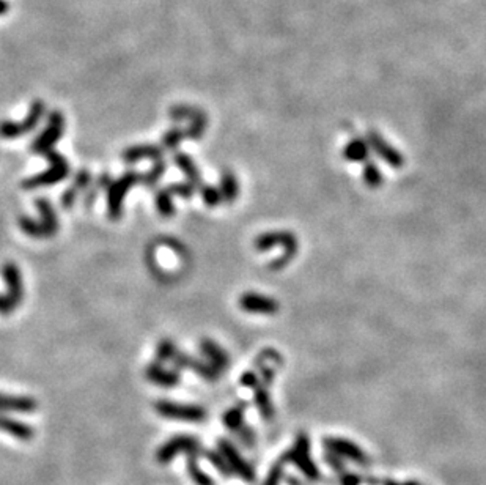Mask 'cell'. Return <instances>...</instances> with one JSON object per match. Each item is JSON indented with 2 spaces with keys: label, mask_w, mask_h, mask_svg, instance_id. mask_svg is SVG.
Here are the masks:
<instances>
[{
  "label": "cell",
  "mask_w": 486,
  "mask_h": 485,
  "mask_svg": "<svg viewBox=\"0 0 486 485\" xmlns=\"http://www.w3.org/2000/svg\"><path fill=\"white\" fill-rule=\"evenodd\" d=\"M43 156L49 161L50 167L46 169V171L33 175V177L26 178L24 182L21 183V186L26 191H32V189H38V188H46V186L57 184L60 182H64L68 175H70V164H68V161L65 160V156L61 155L60 151L49 150Z\"/></svg>",
  "instance_id": "obj_1"
},
{
  "label": "cell",
  "mask_w": 486,
  "mask_h": 485,
  "mask_svg": "<svg viewBox=\"0 0 486 485\" xmlns=\"http://www.w3.org/2000/svg\"><path fill=\"white\" fill-rule=\"evenodd\" d=\"M142 183V175L134 171L124 172L120 178H117L107 186V216L112 221H118L123 214V202L126 199L129 189L135 184Z\"/></svg>",
  "instance_id": "obj_2"
},
{
  "label": "cell",
  "mask_w": 486,
  "mask_h": 485,
  "mask_svg": "<svg viewBox=\"0 0 486 485\" xmlns=\"http://www.w3.org/2000/svg\"><path fill=\"white\" fill-rule=\"evenodd\" d=\"M46 112V104L41 99H35L30 104L29 114L22 122H2L0 123V137L2 139H18L35 131Z\"/></svg>",
  "instance_id": "obj_3"
},
{
  "label": "cell",
  "mask_w": 486,
  "mask_h": 485,
  "mask_svg": "<svg viewBox=\"0 0 486 485\" xmlns=\"http://www.w3.org/2000/svg\"><path fill=\"white\" fill-rule=\"evenodd\" d=\"M182 453H184L186 455L200 457L205 454V449H203L199 439H195L194 437L178 435L168 439V441L164 443L162 446L156 450V462L161 465H167Z\"/></svg>",
  "instance_id": "obj_4"
},
{
  "label": "cell",
  "mask_w": 486,
  "mask_h": 485,
  "mask_svg": "<svg viewBox=\"0 0 486 485\" xmlns=\"http://www.w3.org/2000/svg\"><path fill=\"white\" fill-rule=\"evenodd\" d=\"M65 117L60 111H52L48 115L46 128L38 134V137L30 145V151L37 155H44L49 150H54V145L64 137Z\"/></svg>",
  "instance_id": "obj_5"
},
{
  "label": "cell",
  "mask_w": 486,
  "mask_h": 485,
  "mask_svg": "<svg viewBox=\"0 0 486 485\" xmlns=\"http://www.w3.org/2000/svg\"><path fill=\"white\" fill-rule=\"evenodd\" d=\"M156 413L171 421H182V422H205L206 410L199 407V405L189 403H178L171 402V400H159L155 403Z\"/></svg>",
  "instance_id": "obj_6"
},
{
  "label": "cell",
  "mask_w": 486,
  "mask_h": 485,
  "mask_svg": "<svg viewBox=\"0 0 486 485\" xmlns=\"http://www.w3.org/2000/svg\"><path fill=\"white\" fill-rule=\"evenodd\" d=\"M171 118L175 122L189 120V128L186 129L184 134L188 139L199 140L206 129V115L202 111L194 109L191 106H173L171 109Z\"/></svg>",
  "instance_id": "obj_7"
},
{
  "label": "cell",
  "mask_w": 486,
  "mask_h": 485,
  "mask_svg": "<svg viewBox=\"0 0 486 485\" xmlns=\"http://www.w3.org/2000/svg\"><path fill=\"white\" fill-rule=\"evenodd\" d=\"M284 460L291 462V464L299 466V470H301L309 479H318L320 477L318 468H316L312 459H310L309 438H307V435H304V433L298 437L296 446L293 448L291 450H288V453L284 455Z\"/></svg>",
  "instance_id": "obj_8"
},
{
  "label": "cell",
  "mask_w": 486,
  "mask_h": 485,
  "mask_svg": "<svg viewBox=\"0 0 486 485\" xmlns=\"http://www.w3.org/2000/svg\"><path fill=\"white\" fill-rule=\"evenodd\" d=\"M217 448L219 453L225 457V460H227V464L230 465L231 471L236 473L242 481L246 482H253V479H255V473H253L252 466L247 464V462L242 459L241 454L236 450V448L231 444L229 439L220 438L217 439Z\"/></svg>",
  "instance_id": "obj_9"
},
{
  "label": "cell",
  "mask_w": 486,
  "mask_h": 485,
  "mask_svg": "<svg viewBox=\"0 0 486 485\" xmlns=\"http://www.w3.org/2000/svg\"><path fill=\"white\" fill-rule=\"evenodd\" d=\"M323 446L329 450V453L340 457V459H349L359 465H369L370 464V459L367 457L364 450L360 449L358 444H354L353 441H348V439L326 438V439H323Z\"/></svg>",
  "instance_id": "obj_10"
},
{
  "label": "cell",
  "mask_w": 486,
  "mask_h": 485,
  "mask_svg": "<svg viewBox=\"0 0 486 485\" xmlns=\"http://www.w3.org/2000/svg\"><path fill=\"white\" fill-rule=\"evenodd\" d=\"M172 363L175 365V369L192 370L206 381H216L220 375V372L214 369L210 363H205V361H202V359H195L194 356H191V354H188V353L178 352L177 356L172 359Z\"/></svg>",
  "instance_id": "obj_11"
},
{
  "label": "cell",
  "mask_w": 486,
  "mask_h": 485,
  "mask_svg": "<svg viewBox=\"0 0 486 485\" xmlns=\"http://www.w3.org/2000/svg\"><path fill=\"white\" fill-rule=\"evenodd\" d=\"M2 278L7 285V295L16 306L24 301V282H22V276L18 268V265L13 262L3 263L2 267Z\"/></svg>",
  "instance_id": "obj_12"
},
{
  "label": "cell",
  "mask_w": 486,
  "mask_h": 485,
  "mask_svg": "<svg viewBox=\"0 0 486 485\" xmlns=\"http://www.w3.org/2000/svg\"><path fill=\"white\" fill-rule=\"evenodd\" d=\"M145 379L156 386L175 388L179 385L182 377H179L178 370H168L161 363L155 361L145 368Z\"/></svg>",
  "instance_id": "obj_13"
},
{
  "label": "cell",
  "mask_w": 486,
  "mask_h": 485,
  "mask_svg": "<svg viewBox=\"0 0 486 485\" xmlns=\"http://www.w3.org/2000/svg\"><path fill=\"white\" fill-rule=\"evenodd\" d=\"M240 306L242 311L251 314H275L279 311V303L273 298L257 295V293H244L240 298Z\"/></svg>",
  "instance_id": "obj_14"
},
{
  "label": "cell",
  "mask_w": 486,
  "mask_h": 485,
  "mask_svg": "<svg viewBox=\"0 0 486 485\" xmlns=\"http://www.w3.org/2000/svg\"><path fill=\"white\" fill-rule=\"evenodd\" d=\"M164 150L161 145L155 144H140V145H133L128 146L126 150L122 153V160L126 162V164H135V162L144 161V160H151L157 161L162 160Z\"/></svg>",
  "instance_id": "obj_15"
},
{
  "label": "cell",
  "mask_w": 486,
  "mask_h": 485,
  "mask_svg": "<svg viewBox=\"0 0 486 485\" xmlns=\"http://www.w3.org/2000/svg\"><path fill=\"white\" fill-rule=\"evenodd\" d=\"M35 207L39 213V222L43 224L44 232H46L48 238H52V236L57 235L60 224H59V218L57 213H55L52 204L48 199H43V197H39V199L35 200Z\"/></svg>",
  "instance_id": "obj_16"
},
{
  "label": "cell",
  "mask_w": 486,
  "mask_h": 485,
  "mask_svg": "<svg viewBox=\"0 0 486 485\" xmlns=\"http://www.w3.org/2000/svg\"><path fill=\"white\" fill-rule=\"evenodd\" d=\"M37 408L38 403L35 399L26 396H7V394L0 392V411L29 415L37 411Z\"/></svg>",
  "instance_id": "obj_17"
},
{
  "label": "cell",
  "mask_w": 486,
  "mask_h": 485,
  "mask_svg": "<svg viewBox=\"0 0 486 485\" xmlns=\"http://www.w3.org/2000/svg\"><path fill=\"white\" fill-rule=\"evenodd\" d=\"M200 350H202L203 356L208 359V363H210L216 370L224 372L225 369L229 368L230 358H229L227 352H225L222 347H219L214 341L203 339L200 342Z\"/></svg>",
  "instance_id": "obj_18"
},
{
  "label": "cell",
  "mask_w": 486,
  "mask_h": 485,
  "mask_svg": "<svg viewBox=\"0 0 486 485\" xmlns=\"http://www.w3.org/2000/svg\"><path fill=\"white\" fill-rule=\"evenodd\" d=\"M369 140L373 150L378 151V155H380L384 161L389 162L393 169H400L403 166V156L401 153H398L397 150L393 149L392 145H389L386 140H384L381 136H378L376 133H370L369 134Z\"/></svg>",
  "instance_id": "obj_19"
},
{
  "label": "cell",
  "mask_w": 486,
  "mask_h": 485,
  "mask_svg": "<svg viewBox=\"0 0 486 485\" xmlns=\"http://www.w3.org/2000/svg\"><path fill=\"white\" fill-rule=\"evenodd\" d=\"M0 430L3 433H8V435L22 439V441H29L35 435V430L26 422L16 421L13 417H10L7 415H3L0 411Z\"/></svg>",
  "instance_id": "obj_20"
},
{
  "label": "cell",
  "mask_w": 486,
  "mask_h": 485,
  "mask_svg": "<svg viewBox=\"0 0 486 485\" xmlns=\"http://www.w3.org/2000/svg\"><path fill=\"white\" fill-rule=\"evenodd\" d=\"M173 162L177 164V167L182 171L186 178H188V182L192 183L194 186H199L202 182V173L200 169L197 167V164L194 162V160L188 155L183 153V151H177V153L173 155Z\"/></svg>",
  "instance_id": "obj_21"
},
{
  "label": "cell",
  "mask_w": 486,
  "mask_h": 485,
  "mask_svg": "<svg viewBox=\"0 0 486 485\" xmlns=\"http://www.w3.org/2000/svg\"><path fill=\"white\" fill-rule=\"evenodd\" d=\"M220 196H222V200L227 202V204H231V202H235L238 199V193H240V186H238V180L231 172H224L222 177H220Z\"/></svg>",
  "instance_id": "obj_22"
},
{
  "label": "cell",
  "mask_w": 486,
  "mask_h": 485,
  "mask_svg": "<svg viewBox=\"0 0 486 485\" xmlns=\"http://www.w3.org/2000/svg\"><path fill=\"white\" fill-rule=\"evenodd\" d=\"M155 205L157 213L161 214L164 218H172L177 210H175V204H173V196L171 194V191L167 188L164 189H157L155 194Z\"/></svg>",
  "instance_id": "obj_23"
},
{
  "label": "cell",
  "mask_w": 486,
  "mask_h": 485,
  "mask_svg": "<svg viewBox=\"0 0 486 485\" xmlns=\"http://www.w3.org/2000/svg\"><path fill=\"white\" fill-rule=\"evenodd\" d=\"M186 468H188L189 477L192 479V481H194L195 485H216L213 481V477L208 476L206 473L200 468L199 457L188 455V460H186Z\"/></svg>",
  "instance_id": "obj_24"
},
{
  "label": "cell",
  "mask_w": 486,
  "mask_h": 485,
  "mask_svg": "<svg viewBox=\"0 0 486 485\" xmlns=\"http://www.w3.org/2000/svg\"><path fill=\"white\" fill-rule=\"evenodd\" d=\"M18 224L22 232H24L27 236H30V238H48L46 232H44L43 224L39 221H35V219L30 216H19Z\"/></svg>",
  "instance_id": "obj_25"
},
{
  "label": "cell",
  "mask_w": 486,
  "mask_h": 485,
  "mask_svg": "<svg viewBox=\"0 0 486 485\" xmlns=\"http://www.w3.org/2000/svg\"><path fill=\"white\" fill-rule=\"evenodd\" d=\"M179 352L177 343L172 339H162L159 341L156 347V361L157 363H172V359L177 356V353Z\"/></svg>",
  "instance_id": "obj_26"
},
{
  "label": "cell",
  "mask_w": 486,
  "mask_h": 485,
  "mask_svg": "<svg viewBox=\"0 0 486 485\" xmlns=\"http://www.w3.org/2000/svg\"><path fill=\"white\" fill-rule=\"evenodd\" d=\"M167 171V162L164 160H157L155 161V166H153L148 172L145 175H142V184L146 186V188H155L157 184V182L164 177V173Z\"/></svg>",
  "instance_id": "obj_27"
},
{
  "label": "cell",
  "mask_w": 486,
  "mask_h": 485,
  "mask_svg": "<svg viewBox=\"0 0 486 485\" xmlns=\"http://www.w3.org/2000/svg\"><path fill=\"white\" fill-rule=\"evenodd\" d=\"M367 153H369V146L364 142V140L360 139H354L347 145V149H344V156H347V160L349 161H364L367 158Z\"/></svg>",
  "instance_id": "obj_28"
},
{
  "label": "cell",
  "mask_w": 486,
  "mask_h": 485,
  "mask_svg": "<svg viewBox=\"0 0 486 485\" xmlns=\"http://www.w3.org/2000/svg\"><path fill=\"white\" fill-rule=\"evenodd\" d=\"M186 137V134L182 128H178V126H173L168 129V131H166V134L162 136V149L164 150H177L179 145H182L183 142V139Z\"/></svg>",
  "instance_id": "obj_29"
},
{
  "label": "cell",
  "mask_w": 486,
  "mask_h": 485,
  "mask_svg": "<svg viewBox=\"0 0 486 485\" xmlns=\"http://www.w3.org/2000/svg\"><path fill=\"white\" fill-rule=\"evenodd\" d=\"M255 403H257V407L260 410V413L264 416V419H266V421L273 419L274 407H273V403H271V399H269L266 389H264V388H257Z\"/></svg>",
  "instance_id": "obj_30"
},
{
  "label": "cell",
  "mask_w": 486,
  "mask_h": 485,
  "mask_svg": "<svg viewBox=\"0 0 486 485\" xmlns=\"http://www.w3.org/2000/svg\"><path fill=\"white\" fill-rule=\"evenodd\" d=\"M242 417H244V405H241V407L230 408L227 413L224 415L222 422L225 424V427L236 433L242 427Z\"/></svg>",
  "instance_id": "obj_31"
},
{
  "label": "cell",
  "mask_w": 486,
  "mask_h": 485,
  "mask_svg": "<svg viewBox=\"0 0 486 485\" xmlns=\"http://www.w3.org/2000/svg\"><path fill=\"white\" fill-rule=\"evenodd\" d=\"M208 459V462L216 468V470L220 473V475L225 477H230L233 475V471H231L230 465L227 464V460H225V457L220 453H214V450H205V454H203Z\"/></svg>",
  "instance_id": "obj_32"
},
{
  "label": "cell",
  "mask_w": 486,
  "mask_h": 485,
  "mask_svg": "<svg viewBox=\"0 0 486 485\" xmlns=\"http://www.w3.org/2000/svg\"><path fill=\"white\" fill-rule=\"evenodd\" d=\"M364 180L365 183L370 186V188H378L382 183V173L380 169H378L376 164H373V162H369L364 171Z\"/></svg>",
  "instance_id": "obj_33"
},
{
  "label": "cell",
  "mask_w": 486,
  "mask_h": 485,
  "mask_svg": "<svg viewBox=\"0 0 486 485\" xmlns=\"http://www.w3.org/2000/svg\"><path fill=\"white\" fill-rule=\"evenodd\" d=\"M167 189L171 191L172 196H178V197H182V199H191V197L194 196V193H195V186L189 182L172 183V184L167 186Z\"/></svg>",
  "instance_id": "obj_34"
},
{
  "label": "cell",
  "mask_w": 486,
  "mask_h": 485,
  "mask_svg": "<svg viewBox=\"0 0 486 485\" xmlns=\"http://www.w3.org/2000/svg\"><path fill=\"white\" fill-rule=\"evenodd\" d=\"M202 199L208 207H217L220 202H222V196H220V191L217 188H213V186H203L202 188Z\"/></svg>",
  "instance_id": "obj_35"
},
{
  "label": "cell",
  "mask_w": 486,
  "mask_h": 485,
  "mask_svg": "<svg viewBox=\"0 0 486 485\" xmlns=\"http://www.w3.org/2000/svg\"><path fill=\"white\" fill-rule=\"evenodd\" d=\"M90 183H92V173H90L88 169H81V171L75 175V184H72V188L79 193V191H86Z\"/></svg>",
  "instance_id": "obj_36"
},
{
  "label": "cell",
  "mask_w": 486,
  "mask_h": 485,
  "mask_svg": "<svg viewBox=\"0 0 486 485\" xmlns=\"http://www.w3.org/2000/svg\"><path fill=\"white\" fill-rule=\"evenodd\" d=\"M284 464L285 460L282 459L279 464H275L273 468H271L269 475L266 477V482L263 485H279L282 481V475H284Z\"/></svg>",
  "instance_id": "obj_37"
},
{
  "label": "cell",
  "mask_w": 486,
  "mask_h": 485,
  "mask_svg": "<svg viewBox=\"0 0 486 485\" xmlns=\"http://www.w3.org/2000/svg\"><path fill=\"white\" fill-rule=\"evenodd\" d=\"M77 196H79V193L75 188H72V186H71V188H68L60 197L61 208H64V210H71V208L75 207V204H76Z\"/></svg>",
  "instance_id": "obj_38"
},
{
  "label": "cell",
  "mask_w": 486,
  "mask_h": 485,
  "mask_svg": "<svg viewBox=\"0 0 486 485\" xmlns=\"http://www.w3.org/2000/svg\"><path fill=\"white\" fill-rule=\"evenodd\" d=\"M16 304L10 300L8 295H2L0 293V314L2 315H10L16 311Z\"/></svg>",
  "instance_id": "obj_39"
},
{
  "label": "cell",
  "mask_w": 486,
  "mask_h": 485,
  "mask_svg": "<svg viewBox=\"0 0 486 485\" xmlns=\"http://www.w3.org/2000/svg\"><path fill=\"white\" fill-rule=\"evenodd\" d=\"M240 435L241 438V441L246 444V446H253L255 444V435H253V432H252V428H247V427H241L238 432H236Z\"/></svg>",
  "instance_id": "obj_40"
},
{
  "label": "cell",
  "mask_w": 486,
  "mask_h": 485,
  "mask_svg": "<svg viewBox=\"0 0 486 485\" xmlns=\"http://www.w3.org/2000/svg\"><path fill=\"white\" fill-rule=\"evenodd\" d=\"M324 459H326L327 464H329L332 468H334L336 471L343 473L344 468H343V462H342L340 457L336 455V454H332V453H329V454H327V455L324 457Z\"/></svg>",
  "instance_id": "obj_41"
},
{
  "label": "cell",
  "mask_w": 486,
  "mask_h": 485,
  "mask_svg": "<svg viewBox=\"0 0 486 485\" xmlns=\"http://www.w3.org/2000/svg\"><path fill=\"white\" fill-rule=\"evenodd\" d=\"M241 383H242V386L255 388L258 385V377L253 374V372H246V374L242 375Z\"/></svg>",
  "instance_id": "obj_42"
},
{
  "label": "cell",
  "mask_w": 486,
  "mask_h": 485,
  "mask_svg": "<svg viewBox=\"0 0 486 485\" xmlns=\"http://www.w3.org/2000/svg\"><path fill=\"white\" fill-rule=\"evenodd\" d=\"M360 482H362L360 477L351 475V473H349V475H343L342 477V485H359Z\"/></svg>",
  "instance_id": "obj_43"
},
{
  "label": "cell",
  "mask_w": 486,
  "mask_h": 485,
  "mask_svg": "<svg viewBox=\"0 0 486 485\" xmlns=\"http://www.w3.org/2000/svg\"><path fill=\"white\" fill-rule=\"evenodd\" d=\"M8 10H10V3L7 0H0V16L8 13Z\"/></svg>",
  "instance_id": "obj_44"
},
{
  "label": "cell",
  "mask_w": 486,
  "mask_h": 485,
  "mask_svg": "<svg viewBox=\"0 0 486 485\" xmlns=\"http://www.w3.org/2000/svg\"><path fill=\"white\" fill-rule=\"evenodd\" d=\"M386 485H398V484H395V482H392V481H389ZM405 485H419V484H417L416 481H408V482H406Z\"/></svg>",
  "instance_id": "obj_45"
}]
</instances>
